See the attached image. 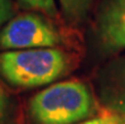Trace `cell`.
<instances>
[{
	"label": "cell",
	"instance_id": "obj_7",
	"mask_svg": "<svg viewBox=\"0 0 125 124\" xmlns=\"http://www.w3.org/2000/svg\"><path fill=\"white\" fill-rule=\"evenodd\" d=\"M18 3L24 9H31L43 13L51 18L57 17L58 14L56 0H18Z\"/></svg>",
	"mask_w": 125,
	"mask_h": 124
},
{
	"label": "cell",
	"instance_id": "obj_1",
	"mask_svg": "<svg viewBox=\"0 0 125 124\" xmlns=\"http://www.w3.org/2000/svg\"><path fill=\"white\" fill-rule=\"evenodd\" d=\"M96 104L83 82L71 80L37 92L28 104L34 124H78L91 118Z\"/></svg>",
	"mask_w": 125,
	"mask_h": 124
},
{
	"label": "cell",
	"instance_id": "obj_3",
	"mask_svg": "<svg viewBox=\"0 0 125 124\" xmlns=\"http://www.w3.org/2000/svg\"><path fill=\"white\" fill-rule=\"evenodd\" d=\"M60 43L54 27L35 13H27L10 19L0 31V49L18 51L53 48Z\"/></svg>",
	"mask_w": 125,
	"mask_h": 124
},
{
	"label": "cell",
	"instance_id": "obj_9",
	"mask_svg": "<svg viewBox=\"0 0 125 124\" xmlns=\"http://www.w3.org/2000/svg\"><path fill=\"white\" fill-rule=\"evenodd\" d=\"M120 122H121V118L117 114H109V115H102L94 119L85 120L78 124H120Z\"/></svg>",
	"mask_w": 125,
	"mask_h": 124
},
{
	"label": "cell",
	"instance_id": "obj_10",
	"mask_svg": "<svg viewBox=\"0 0 125 124\" xmlns=\"http://www.w3.org/2000/svg\"><path fill=\"white\" fill-rule=\"evenodd\" d=\"M8 112H9V99L6 92L0 86V124H3L5 122Z\"/></svg>",
	"mask_w": 125,
	"mask_h": 124
},
{
	"label": "cell",
	"instance_id": "obj_2",
	"mask_svg": "<svg viewBox=\"0 0 125 124\" xmlns=\"http://www.w3.org/2000/svg\"><path fill=\"white\" fill-rule=\"evenodd\" d=\"M68 66L67 56L58 48L5 51L0 53V75L17 87L52 84Z\"/></svg>",
	"mask_w": 125,
	"mask_h": 124
},
{
	"label": "cell",
	"instance_id": "obj_5",
	"mask_svg": "<svg viewBox=\"0 0 125 124\" xmlns=\"http://www.w3.org/2000/svg\"><path fill=\"white\" fill-rule=\"evenodd\" d=\"M101 96L111 110L125 116V62L107 75L101 87Z\"/></svg>",
	"mask_w": 125,
	"mask_h": 124
},
{
	"label": "cell",
	"instance_id": "obj_4",
	"mask_svg": "<svg viewBox=\"0 0 125 124\" xmlns=\"http://www.w3.org/2000/svg\"><path fill=\"white\" fill-rule=\"evenodd\" d=\"M96 33L105 51L125 48V0H104L97 14Z\"/></svg>",
	"mask_w": 125,
	"mask_h": 124
},
{
	"label": "cell",
	"instance_id": "obj_6",
	"mask_svg": "<svg viewBox=\"0 0 125 124\" xmlns=\"http://www.w3.org/2000/svg\"><path fill=\"white\" fill-rule=\"evenodd\" d=\"M95 0H60L64 18L70 23H78L87 15Z\"/></svg>",
	"mask_w": 125,
	"mask_h": 124
},
{
	"label": "cell",
	"instance_id": "obj_8",
	"mask_svg": "<svg viewBox=\"0 0 125 124\" xmlns=\"http://www.w3.org/2000/svg\"><path fill=\"white\" fill-rule=\"evenodd\" d=\"M14 13L13 0H0V27L5 25L11 19Z\"/></svg>",
	"mask_w": 125,
	"mask_h": 124
},
{
	"label": "cell",
	"instance_id": "obj_11",
	"mask_svg": "<svg viewBox=\"0 0 125 124\" xmlns=\"http://www.w3.org/2000/svg\"><path fill=\"white\" fill-rule=\"evenodd\" d=\"M120 124H125V116H123V118H121V122H120Z\"/></svg>",
	"mask_w": 125,
	"mask_h": 124
}]
</instances>
